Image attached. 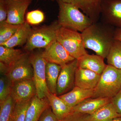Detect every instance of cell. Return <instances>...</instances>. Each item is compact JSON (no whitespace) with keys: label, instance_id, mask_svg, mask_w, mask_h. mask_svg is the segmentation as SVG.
Returning a JSON list of instances; mask_svg holds the SVG:
<instances>
[{"label":"cell","instance_id":"cell-7","mask_svg":"<svg viewBox=\"0 0 121 121\" xmlns=\"http://www.w3.org/2000/svg\"><path fill=\"white\" fill-rule=\"evenodd\" d=\"M33 69L29 60L28 52L24 53L21 57L11 66L5 75L12 83L24 79H33Z\"/></svg>","mask_w":121,"mask_h":121},{"label":"cell","instance_id":"cell-11","mask_svg":"<svg viewBox=\"0 0 121 121\" xmlns=\"http://www.w3.org/2000/svg\"><path fill=\"white\" fill-rule=\"evenodd\" d=\"M8 9L6 21L16 25L25 22L24 17L26 10L32 0H5Z\"/></svg>","mask_w":121,"mask_h":121},{"label":"cell","instance_id":"cell-36","mask_svg":"<svg viewBox=\"0 0 121 121\" xmlns=\"http://www.w3.org/2000/svg\"><path fill=\"white\" fill-rule=\"evenodd\" d=\"M110 121H121V117L117 118Z\"/></svg>","mask_w":121,"mask_h":121},{"label":"cell","instance_id":"cell-3","mask_svg":"<svg viewBox=\"0 0 121 121\" xmlns=\"http://www.w3.org/2000/svg\"><path fill=\"white\" fill-rule=\"evenodd\" d=\"M121 88V69L107 65L101 75L91 98L112 99Z\"/></svg>","mask_w":121,"mask_h":121},{"label":"cell","instance_id":"cell-22","mask_svg":"<svg viewBox=\"0 0 121 121\" xmlns=\"http://www.w3.org/2000/svg\"><path fill=\"white\" fill-rule=\"evenodd\" d=\"M61 66L56 64L48 62L45 68V78L48 89L50 93L56 94V86Z\"/></svg>","mask_w":121,"mask_h":121},{"label":"cell","instance_id":"cell-16","mask_svg":"<svg viewBox=\"0 0 121 121\" xmlns=\"http://www.w3.org/2000/svg\"><path fill=\"white\" fill-rule=\"evenodd\" d=\"M50 106L47 98H40L35 95L26 111L25 121H39L44 111Z\"/></svg>","mask_w":121,"mask_h":121},{"label":"cell","instance_id":"cell-32","mask_svg":"<svg viewBox=\"0 0 121 121\" xmlns=\"http://www.w3.org/2000/svg\"><path fill=\"white\" fill-rule=\"evenodd\" d=\"M111 102L118 113L121 115V88L117 94L111 99Z\"/></svg>","mask_w":121,"mask_h":121},{"label":"cell","instance_id":"cell-23","mask_svg":"<svg viewBox=\"0 0 121 121\" xmlns=\"http://www.w3.org/2000/svg\"><path fill=\"white\" fill-rule=\"evenodd\" d=\"M24 53L20 49L0 45V62L11 66L19 59Z\"/></svg>","mask_w":121,"mask_h":121},{"label":"cell","instance_id":"cell-14","mask_svg":"<svg viewBox=\"0 0 121 121\" xmlns=\"http://www.w3.org/2000/svg\"><path fill=\"white\" fill-rule=\"evenodd\" d=\"M99 74L88 69L78 67L75 72V86L84 90H93L97 86Z\"/></svg>","mask_w":121,"mask_h":121},{"label":"cell","instance_id":"cell-13","mask_svg":"<svg viewBox=\"0 0 121 121\" xmlns=\"http://www.w3.org/2000/svg\"><path fill=\"white\" fill-rule=\"evenodd\" d=\"M74 5L89 17L95 23L98 22L101 16V5L103 0H62Z\"/></svg>","mask_w":121,"mask_h":121},{"label":"cell","instance_id":"cell-29","mask_svg":"<svg viewBox=\"0 0 121 121\" xmlns=\"http://www.w3.org/2000/svg\"><path fill=\"white\" fill-rule=\"evenodd\" d=\"M26 21L30 25H37L43 22L45 19L44 13L39 9L28 12L26 16Z\"/></svg>","mask_w":121,"mask_h":121},{"label":"cell","instance_id":"cell-10","mask_svg":"<svg viewBox=\"0 0 121 121\" xmlns=\"http://www.w3.org/2000/svg\"><path fill=\"white\" fill-rule=\"evenodd\" d=\"M41 54L48 62L56 64L61 67L75 59L56 40L44 48Z\"/></svg>","mask_w":121,"mask_h":121},{"label":"cell","instance_id":"cell-28","mask_svg":"<svg viewBox=\"0 0 121 121\" xmlns=\"http://www.w3.org/2000/svg\"><path fill=\"white\" fill-rule=\"evenodd\" d=\"M12 83L5 75L0 78V103L7 99L11 95Z\"/></svg>","mask_w":121,"mask_h":121},{"label":"cell","instance_id":"cell-21","mask_svg":"<svg viewBox=\"0 0 121 121\" xmlns=\"http://www.w3.org/2000/svg\"><path fill=\"white\" fill-rule=\"evenodd\" d=\"M30 24L26 21L21 25L15 34L2 45L7 47L13 48L26 43L31 29Z\"/></svg>","mask_w":121,"mask_h":121},{"label":"cell","instance_id":"cell-37","mask_svg":"<svg viewBox=\"0 0 121 121\" xmlns=\"http://www.w3.org/2000/svg\"><path fill=\"white\" fill-rule=\"evenodd\" d=\"M51 0V1H54V0Z\"/></svg>","mask_w":121,"mask_h":121},{"label":"cell","instance_id":"cell-5","mask_svg":"<svg viewBox=\"0 0 121 121\" xmlns=\"http://www.w3.org/2000/svg\"><path fill=\"white\" fill-rule=\"evenodd\" d=\"M56 39L72 57L78 59L87 53L82 33L60 27L56 30Z\"/></svg>","mask_w":121,"mask_h":121},{"label":"cell","instance_id":"cell-20","mask_svg":"<svg viewBox=\"0 0 121 121\" xmlns=\"http://www.w3.org/2000/svg\"><path fill=\"white\" fill-rule=\"evenodd\" d=\"M121 117L111 102L99 108L91 115H89L86 121H110L117 118Z\"/></svg>","mask_w":121,"mask_h":121},{"label":"cell","instance_id":"cell-31","mask_svg":"<svg viewBox=\"0 0 121 121\" xmlns=\"http://www.w3.org/2000/svg\"><path fill=\"white\" fill-rule=\"evenodd\" d=\"M39 121H60L52 112L51 107L48 108L43 113Z\"/></svg>","mask_w":121,"mask_h":121},{"label":"cell","instance_id":"cell-8","mask_svg":"<svg viewBox=\"0 0 121 121\" xmlns=\"http://www.w3.org/2000/svg\"><path fill=\"white\" fill-rule=\"evenodd\" d=\"M61 67L56 86V95L59 96L69 92L75 86L77 60L75 59Z\"/></svg>","mask_w":121,"mask_h":121},{"label":"cell","instance_id":"cell-17","mask_svg":"<svg viewBox=\"0 0 121 121\" xmlns=\"http://www.w3.org/2000/svg\"><path fill=\"white\" fill-rule=\"evenodd\" d=\"M93 91L94 89L84 90L75 86L70 91L59 96L73 108L85 99L92 98Z\"/></svg>","mask_w":121,"mask_h":121},{"label":"cell","instance_id":"cell-12","mask_svg":"<svg viewBox=\"0 0 121 121\" xmlns=\"http://www.w3.org/2000/svg\"><path fill=\"white\" fill-rule=\"evenodd\" d=\"M36 95L33 79H24L12 82L11 95L15 103L31 99Z\"/></svg>","mask_w":121,"mask_h":121},{"label":"cell","instance_id":"cell-1","mask_svg":"<svg viewBox=\"0 0 121 121\" xmlns=\"http://www.w3.org/2000/svg\"><path fill=\"white\" fill-rule=\"evenodd\" d=\"M115 27L97 22L81 33L84 47L106 58L114 41Z\"/></svg>","mask_w":121,"mask_h":121},{"label":"cell","instance_id":"cell-35","mask_svg":"<svg viewBox=\"0 0 121 121\" xmlns=\"http://www.w3.org/2000/svg\"><path fill=\"white\" fill-rule=\"evenodd\" d=\"M115 39L121 41V29L116 28L115 30Z\"/></svg>","mask_w":121,"mask_h":121},{"label":"cell","instance_id":"cell-18","mask_svg":"<svg viewBox=\"0 0 121 121\" xmlns=\"http://www.w3.org/2000/svg\"><path fill=\"white\" fill-rule=\"evenodd\" d=\"M111 99L108 98H90L74 107L71 111L91 115L103 106L110 102Z\"/></svg>","mask_w":121,"mask_h":121},{"label":"cell","instance_id":"cell-4","mask_svg":"<svg viewBox=\"0 0 121 121\" xmlns=\"http://www.w3.org/2000/svg\"><path fill=\"white\" fill-rule=\"evenodd\" d=\"M61 26L57 20L48 25L31 29L24 49L27 52L37 48H46L56 40V30Z\"/></svg>","mask_w":121,"mask_h":121},{"label":"cell","instance_id":"cell-2","mask_svg":"<svg viewBox=\"0 0 121 121\" xmlns=\"http://www.w3.org/2000/svg\"><path fill=\"white\" fill-rule=\"evenodd\" d=\"M56 1L59 8L57 21L61 27L82 33L93 24L77 6L62 0Z\"/></svg>","mask_w":121,"mask_h":121},{"label":"cell","instance_id":"cell-25","mask_svg":"<svg viewBox=\"0 0 121 121\" xmlns=\"http://www.w3.org/2000/svg\"><path fill=\"white\" fill-rule=\"evenodd\" d=\"M31 100L15 103L9 121H25L26 111Z\"/></svg>","mask_w":121,"mask_h":121},{"label":"cell","instance_id":"cell-30","mask_svg":"<svg viewBox=\"0 0 121 121\" xmlns=\"http://www.w3.org/2000/svg\"><path fill=\"white\" fill-rule=\"evenodd\" d=\"M89 114L71 111L68 115L60 121H86Z\"/></svg>","mask_w":121,"mask_h":121},{"label":"cell","instance_id":"cell-24","mask_svg":"<svg viewBox=\"0 0 121 121\" xmlns=\"http://www.w3.org/2000/svg\"><path fill=\"white\" fill-rule=\"evenodd\" d=\"M106 58L108 65L121 69V41L115 39Z\"/></svg>","mask_w":121,"mask_h":121},{"label":"cell","instance_id":"cell-15","mask_svg":"<svg viewBox=\"0 0 121 121\" xmlns=\"http://www.w3.org/2000/svg\"><path fill=\"white\" fill-rule=\"evenodd\" d=\"M104 59L97 54H87L77 59L78 67L88 69L101 75L107 65L104 62Z\"/></svg>","mask_w":121,"mask_h":121},{"label":"cell","instance_id":"cell-26","mask_svg":"<svg viewBox=\"0 0 121 121\" xmlns=\"http://www.w3.org/2000/svg\"><path fill=\"white\" fill-rule=\"evenodd\" d=\"M21 25H16L6 21L0 23V45L9 39L19 28Z\"/></svg>","mask_w":121,"mask_h":121},{"label":"cell","instance_id":"cell-6","mask_svg":"<svg viewBox=\"0 0 121 121\" xmlns=\"http://www.w3.org/2000/svg\"><path fill=\"white\" fill-rule=\"evenodd\" d=\"M29 60L33 69V80L36 90V95L40 98L47 97L49 92L46 82L45 68L48 62L40 52L29 55Z\"/></svg>","mask_w":121,"mask_h":121},{"label":"cell","instance_id":"cell-19","mask_svg":"<svg viewBox=\"0 0 121 121\" xmlns=\"http://www.w3.org/2000/svg\"><path fill=\"white\" fill-rule=\"evenodd\" d=\"M47 98L52 112L59 121L63 119L71 112L73 108L57 95L49 91L47 95Z\"/></svg>","mask_w":121,"mask_h":121},{"label":"cell","instance_id":"cell-34","mask_svg":"<svg viewBox=\"0 0 121 121\" xmlns=\"http://www.w3.org/2000/svg\"><path fill=\"white\" fill-rule=\"evenodd\" d=\"M9 66L0 62V71L2 75H5L8 70Z\"/></svg>","mask_w":121,"mask_h":121},{"label":"cell","instance_id":"cell-27","mask_svg":"<svg viewBox=\"0 0 121 121\" xmlns=\"http://www.w3.org/2000/svg\"><path fill=\"white\" fill-rule=\"evenodd\" d=\"M15 103L10 95L0 103V121H9Z\"/></svg>","mask_w":121,"mask_h":121},{"label":"cell","instance_id":"cell-33","mask_svg":"<svg viewBox=\"0 0 121 121\" xmlns=\"http://www.w3.org/2000/svg\"><path fill=\"white\" fill-rule=\"evenodd\" d=\"M8 9L5 0H0V23L7 20Z\"/></svg>","mask_w":121,"mask_h":121},{"label":"cell","instance_id":"cell-9","mask_svg":"<svg viewBox=\"0 0 121 121\" xmlns=\"http://www.w3.org/2000/svg\"><path fill=\"white\" fill-rule=\"evenodd\" d=\"M101 16L102 22L121 29V0H103Z\"/></svg>","mask_w":121,"mask_h":121}]
</instances>
